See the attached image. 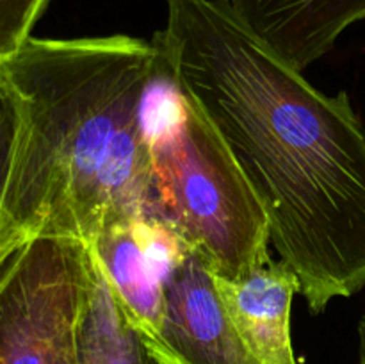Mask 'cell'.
Masks as SVG:
<instances>
[{
    "instance_id": "cell-5",
    "label": "cell",
    "mask_w": 365,
    "mask_h": 364,
    "mask_svg": "<svg viewBox=\"0 0 365 364\" xmlns=\"http://www.w3.org/2000/svg\"><path fill=\"white\" fill-rule=\"evenodd\" d=\"M146 350L157 364H259L221 302L214 273L192 250L166 282L163 328Z\"/></svg>"
},
{
    "instance_id": "cell-6",
    "label": "cell",
    "mask_w": 365,
    "mask_h": 364,
    "mask_svg": "<svg viewBox=\"0 0 365 364\" xmlns=\"http://www.w3.org/2000/svg\"><path fill=\"white\" fill-rule=\"evenodd\" d=\"M287 63L305 71L365 20V0H220Z\"/></svg>"
},
{
    "instance_id": "cell-10",
    "label": "cell",
    "mask_w": 365,
    "mask_h": 364,
    "mask_svg": "<svg viewBox=\"0 0 365 364\" xmlns=\"http://www.w3.org/2000/svg\"><path fill=\"white\" fill-rule=\"evenodd\" d=\"M50 0H0V59L20 50Z\"/></svg>"
},
{
    "instance_id": "cell-3",
    "label": "cell",
    "mask_w": 365,
    "mask_h": 364,
    "mask_svg": "<svg viewBox=\"0 0 365 364\" xmlns=\"http://www.w3.org/2000/svg\"><path fill=\"white\" fill-rule=\"evenodd\" d=\"M148 146L160 216L214 275L237 280L273 259L259 196L191 100L184 120Z\"/></svg>"
},
{
    "instance_id": "cell-7",
    "label": "cell",
    "mask_w": 365,
    "mask_h": 364,
    "mask_svg": "<svg viewBox=\"0 0 365 364\" xmlns=\"http://www.w3.org/2000/svg\"><path fill=\"white\" fill-rule=\"evenodd\" d=\"M220 298L248 352L259 364H303L291 338L292 298L299 278L282 259H271L246 277L214 275Z\"/></svg>"
},
{
    "instance_id": "cell-4",
    "label": "cell",
    "mask_w": 365,
    "mask_h": 364,
    "mask_svg": "<svg viewBox=\"0 0 365 364\" xmlns=\"http://www.w3.org/2000/svg\"><path fill=\"white\" fill-rule=\"evenodd\" d=\"M96 282L93 246L38 238L0 259V364H81Z\"/></svg>"
},
{
    "instance_id": "cell-1",
    "label": "cell",
    "mask_w": 365,
    "mask_h": 364,
    "mask_svg": "<svg viewBox=\"0 0 365 364\" xmlns=\"http://www.w3.org/2000/svg\"><path fill=\"white\" fill-rule=\"evenodd\" d=\"M259 196L271 246L312 314L365 288V128L220 0H166L153 34Z\"/></svg>"
},
{
    "instance_id": "cell-2",
    "label": "cell",
    "mask_w": 365,
    "mask_h": 364,
    "mask_svg": "<svg viewBox=\"0 0 365 364\" xmlns=\"http://www.w3.org/2000/svg\"><path fill=\"white\" fill-rule=\"evenodd\" d=\"M159 57L153 39L110 34L31 38L0 59V259L38 238L93 246L116 221L160 216L141 127Z\"/></svg>"
},
{
    "instance_id": "cell-8",
    "label": "cell",
    "mask_w": 365,
    "mask_h": 364,
    "mask_svg": "<svg viewBox=\"0 0 365 364\" xmlns=\"http://www.w3.org/2000/svg\"><path fill=\"white\" fill-rule=\"evenodd\" d=\"M134 220L109 225L93 250L109 277L128 325L138 332L145 346H150L159 339L163 328L166 278L143 250Z\"/></svg>"
},
{
    "instance_id": "cell-9",
    "label": "cell",
    "mask_w": 365,
    "mask_h": 364,
    "mask_svg": "<svg viewBox=\"0 0 365 364\" xmlns=\"http://www.w3.org/2000/svg\"><path fill=\"white\" fill-rule=\"evenodd\" d=\"M81 364H157L128 325L98 256L93 298L81 328Z\"/></svg>"
},
{
    "instance_id": "cell-11",
    "label": "cell",
    "mask_w": 365,
    "mask_h": 364,
    "mask_svg": "<svg viewBox=\"0 0 365 364\" xmlns=\"http://www.w3.org/2000/svg\"><path fill=\"white\" fill-rule=\"evenodd\" d=\"M359 339H360V360L359 364H365V316L359 323Z\"/></svg>"
}]
</instances>
